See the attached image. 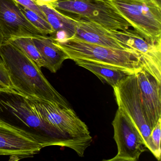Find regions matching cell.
<instances>
[{
	"mask_svg": "<svg viewBox=\"0 0 161 161\" xmlns=\"http://www.w3.org/2000/svg\"><path fill=\"white\" fill-rule=\"evenodd\" d=\"M14 89L29 98L72 108L67 100L46 79L39 67L23 52L9 41L0 48Z\"/></svg>",
	"mask_w": 161,
	"mask_h": 161,
	"instance_id": "1",
	"label": "cell"
},
{
	"mask_svg": "<svg viewBox=\"0 0 161 161\" xmlns=\"http://www.w3.org/2000/svg\"><path fill=\"white\" fill-rule=\"evenodd\" d=\"M0 120L47 138L53 146L69 147L63 136L43 120L33 100L17 91L0 92Z\"/></svg>",
	"mask_w": 161,
	"mask_h": 161,
	"instance_id": "2",
	"label": "cell"
},
{
	"mask_svg": "<svg viewBox=\"0 0 161 161\" xmlns=\"http://www.w3.org/2000/svg\"><path fill=\"white\" fill-rule=\"evenodd\" d=\"M53 42L67 55L69 59L73 61L83 60L100 63L122 69L130 74H135L143 69L140 55L133 51L95 45L75 36Z\"/></svg>",
	"mask_w": 161,
	"mask_h": 161,
	"instance_id": "3",
	"label": "cell"
},
{
	"mask_svg": "<svg viewBox=\"0 0 161 161\" xmlns=\"http://www.w3.org/2000/svg\"><path fill=\"white\" fill-rule=\"evenodd\" d=\"M33 100L43 120L63 136L69 145V148L80 157L84 156L93 138L87 125L74 110L47 102Z\"/></svg>",
	"mask_w": 161,
	"mask_h": 161,
	"instance_id": "4",
	"label": "cell"
},
{
	"mask_svg": "<svg viewBox=\"0 0 161 161\" xmlns=\"http://www.w3.org/2000/svg\"><path fill=\"white\" fill-rule=\"evenodd\" d=\"M117 9L149 43L161 44V0H102Z\"/></svg>",
	"mask_w": 161,
	"mask_h": 161,
	"instance_id": "5",
	"label": "cell"
},
{
	"mask_svg": "<svg viewBox=\"0 0 161 161\" xmlns=\"http://www.w3.org/2000/svg\"><path fill=\"white\" fill-rule=\"evenodd\" d=\"M48 5L59 12L74 14L111 30L124 31L132 27L117 9L102 0H59Z\"/></svg>",
	"mask_w": 161,
	"mask_h": 161,
	"instance_id": "6",
	"label": "cell"
},
{
	"mask_svg": "<svg viewBox=\"0 0 161 161\" xmlns=\"http://www.w3.org/2000/svg\"><path fill=\"white\" fill-rule=\"evenodd\" d=\"M114 139L118 148L117 154L107 161H137L147 151L143 137L130 117L118 107L112 122Z\"/></svg>",
	"mask_w": 161,
	"mask_h": 161,
	"instance_id": "7",
	"label": "cell"
},
{
	"mask_svg": "<svg viewBox=\"0 0 161 161\" xmlns=\"http://www.w3.org/2000/svg\"><path fill=\"white\" fill-rule=\"evenodd\" d=\"M53 146L47 138L36 135L0 120V155L20 159L32 157L43 148Z\"/></svg>",
	"mask_w": 161,
	"mask_h": 161,
	"instance_id": "8",
	"label": "cell"
},
{
	"mask_svg": "<svg viewBox=\"0 0 161 161\" xmlns=\"http://www.w3.org/2000/svg\"><path fill=\"white\" fill-rule=\"evenodd\" d=\"M113 88L118 107L130 117L146 144L152 129L140 99L135 74L128 75Z\"/></svg>",
	"mask_w": 161,
	"mask_h": 161,
	"instance_id": "9",
	"label": "cell"
},
{
	"mask_svg": "<svg viewBox=\"0 0 161 161\" xmlns=\"http://www.w3.org/2000/svg\"><path fill=\"white\" fill-rule=\"evenodd\" d=\"M69 16L75 26V37L107 47L135 51L128 44L122 31L108 29L81 17Z\"/></svg>",
	"mask_w": 161,
	"mask_h": 161,
	"instance_id": "10",
	"label": "cell"
},
{
	"mask_svg": "<svg viewBox=\"0 0 161 161\" xmlns=\"http://www.w3.org/2000/svg\"><path fill=\"white\" fill-rule=\"evenodd\" d=\"M0 33L4 41L21 37L47 36L25 17L14 0H0Z\"/></svg>",
	"mask_w": 161,
	"mask_h": 161,
	"instance_id": "11",
	"label": "cell"
},
{
	"mask_svg": "<svg viewBox=\"0 0 161 161\" xmlns=\"http://www.w3.org/2000/svg\"><path fill=\"white\" fill-rule=\"evenodd\" d=\"M135 75L140 99L152 130L161 118V83L144 69Z\"/></svg>",
	"mask_w": 161,
	"mask_h": 161,
	"instance_id": "12",
	"label": "cell"
},
{
	"mask_svg": "<svg viewBox=\"0 0 161 161\" xmlns=\"http://www.w3.org/2000/svg\"><path fill=\"white\" fill-rule=\"evenodd\" d=\"M123 31L130 47L140 55L143 69L161 83V44L147 42L134 30Z\"/></svg>",
	"mask_w": 161,
	"mask_h": 161,
	"instance_id": "13",
	"label": "cell"
},
{
	"mask_svg": "<svg viewBox=\"0 0 161 161\" xmlns=\"http://www.w3.org/2000/svg\"><path fill=\"white\" fill-rule=\"evenodd\" d=\"M54 32L50 35L53 41H64L75 35L74 23L68 15L59 12L50 5L39 6Z\"/></svg>",
	"mask_w": 161,
	"mask_h": 161,
	"instance_id": "14",
	"label": "cell"
},
{
	"mask_svg": "<svg viewBox=\"0 0 161 161\" xmlns=\"http://www.w3.org/2000/svg\"><path fill=\"white\" fill-rule=\"evenodd\" d=\"M34 43L45 62V67L56 73L68 56L53 42L50 36L32 38Z\"/></svg>",
	"mask_w": 161,
	"mask_h": 161,
	"instance_id": "15",
	"label": "cell"
},
{
	"mask_svg": "<svg viewBox=\"0 0 161 161\" xmlns=\"http://www.w3.org/2000/svg\"><path fill=\"white\" fill-rule=\"evenodd\" d=\"M73 61L77 65L91 71L102 81L106 83L113 88L128 75L131 74L122 69L100 63L83 60Z\"/></svg>",
	"mask_w": 161,
	"mask_h": 161,
	"instance_id": "16",
	"label": "cell"
},
{
	"mask_svg": "<svg viewBox=\"0 0 161 161\" xmlns=\"http://www.w3.org/2000/svg\"><path fill=\"white\" fill-rule=\"evenodd\" d=\"M14 45L34 61L40 68L45 67V62L33 41L32 37H21L11 41Z\"/></svg>",
	"mask_w": 161,
	"mask_h": 161,
	"instance_id": "17",
	"label": "cell"
},
{
	"mask_svg": "<svg viewBox=\"0 0 161 161\" xmlns=\"http://www.w3.org/2000/svg\"><path fill=\"white\" fill-rule=\"evenodd\" d=\"M19 8L25 17L45 35L52 34L54 31L47 20L44 19L33 11L19 4Z\"/></svg>",
	"mask_w": 161,
	"mask_h": 161,
	"instance_id": "18",
	"label": "cell"
},
{
	"mask_svg": "<svg viewBox=\"0 0 161 161\" xmlns=\"http://www.w3.org/2000/svg\"><path fill=\"white\" fill-rule=\"evenodd\" d=\"M161 118H160L152 130L150 135L148 137L146 145L154 157L160 161L161 158Z\"/></svg>",
	"mask_w": 161,
	"mask_h": 161,
	"instance_id": "19",
	"label": "cell"
},
{
	"mask_svg": "<svg viewBox=\"0 0 161 161\" xmlns=\"http://www.w3.org/2000/svg\"><path fill=\"white\" fill-rule=\"evenodd\" d=\"M16 91L14 89L5 63L0 54V92Z\"/></svg>",
	"mask_w": 161,
	"mask_h": 161,
	"instance_id": "20",
	"label": "cell"
},
{
	"mask_svg": "<svg viewBox=\"0 0 161 161\" xmlns=\"http://www.w3.org/2000/svg\"><path fill=\"white\" fill-rule=\"evenodd\" d=\"M14 1H15L18 4L33 11L34 12L37 14L38 15L47 20L44 13L36 2L35 0H14Z\"/></svg>",
	"mask_w": 161,
	"mask_h": 161,
	"instance_id": "21",
	"label": "cell"
},
{
	"mask_svg": "<svg viewBox=\"0 0 161 161\" xmlns=\"http://www.w3.org/2000/svg\"><path fill=\"white\" fill-rule=\"evenodd\" d=\"M58 1L59 0H35L38 6L48 5Z\"/></svg>",
	"mask_w": 161,
	"mask_h": 161,
	"instance_id": "22",
	"label": "cell"
},
{
	"mask_svg": "<svg viewBox=\"0 0 161 161\" xmlns=\"http://www.w3.org/2000/svg\"><path fill=\"white\" fill-rule=\"evenodd\" d=\"M3 42H4V38H3L2 35L0 33V48L1 47L2 45L3 44Z\"/></svg>",
	"mask_w": 161,
	"mask_h": 161,
	"instance_id": "23",
	"label": "cell"
}]
</instances>
